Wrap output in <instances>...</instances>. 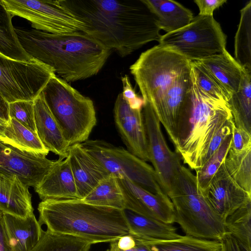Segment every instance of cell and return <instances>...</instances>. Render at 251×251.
Here are the masks:
<instances>
[{
	"label": "cell",
	"mask_w": 251,
	"mask_h": 251,
	"mask_svg": "<svg viewBox=\"0 0 251 251\" xmlns=\"http://www.w3.org/2000/svg\"><path fill=\"white\" fill-rule=\"evenodd\" d=\"M83 22L84 33L125 57L158 41L157 20L143 0H59Z\"/></svg>",
	"instance_id": "1"
},
{
	"label": "cell",
	"mask_w": 251,
	"mask_h": 251,
	"mask_svg": "<svg viewBox=\"0 0 251 251\" xmlns=\"http://www.w3.org/2000/svg\"><path fill=\"white\" fill-rule=\"evenodd\" d=\"M25 50L51 67L68 82L97 75L112 50L87 34L75 32L54 34L34 28L15 27Z\"/></svg>",
	"instance_id": "2"
},
{
	"label": "cell",
	"mask_w": 251,
	"mask_h": 251,
	"mask_svg": "<svg viewBox=\"0 0 251 251\" xmlns=\"http://www.w3.org/2000/svg\"><path fill=\"white\" fill-rule=\"evenodd\" d=\"M39 222L59 234L77 236L93 244L113 242L129 234L124 210L99 206L80 199L42 200Z\"/></svg>",
	"instance_id": "3"
},
{
	"label": "cell",
	"mask_w": 251,
	"mask_h": 251,
	"mask_svg": "<svg viewBox=\"0 0 251 251\" xmlns=\"http://www.w3.org/2000/svg\"><path fill=\"white\" fill-rule=\"evenodd\" d=\"M191 99V105L180 126L175 149L183 163L197 171L223 142L224 136L218 133L234 120L228 102L202 92L192 77Z\"/></svg>",
	"instance_id": "4"
},
{
	"label": "cell",
	"mask_w": 251,
	"mask_h": 251,
	"mask_svg": "<svg viewBox=\"0 0 251 251\" xmlns=\"http://www.w3.org/2000/svg\"><path fill=\"white\" fill-rule=\"evenodd\" d=\"M174 209V222L186 235L221 241L228 233L224 222L198 190L196 176L182 165L168 194Z\"/></svg>",
	"instance_id": "5"
},
{
	"label": "cell",
	"mask_w": 251,
	"mask_h": 251,
	"mask_svg": "<svg viewBox=\"0 0 251 251\" xmlns=\"http://www.w3.org/2000/svg\"><path fill=\"white\" fill-rule=\"evenodd\" d=\"M144 102L156 108L180 79L191 71V61L158 45L142 52L129 67Z\"/></svg>",
	"instance_id": "6"
},
{
	"label": "cell",
	"mask_w": 251,
	"mask_h": 251,
	"mask_svg": "<svg viewBox=\"0 0 251 251\" xmlns=\"http://www.w3.org/2000/svg\"><path fill=\"white\" fill-rule=\"evenodd\" d=\"M41 92L69 145L87 141L97 123L93 101L56 75Z\"/></svg>",
	"instance_id": "7"
},
{
	"label": "cell",
	"mask_w": 251,
	"mask_h": 251,
	"mask_svg": "<svg viewBox=\"0 0 251 251\" xmlns=\"http://www.w3.org/2000/svg\"><path fill=\"white\" fill-rule=\"evenodd\" d=\"M158 42L193 62L225 51L226 36L213 16L198 15L184 27L161 35Z\"/></svg>",
	"instance_id": "8"
},
{
	"label": "cell",
	"mask_w": 251,
	"mask_h": 251,
	"mask_svg": "<svg viewBox=\"0 0 251 251\" xmlns=\"http://www.w3.org/2000/svg\"><path fill=\"white\" fill-rule=\"evenodd\" d=\"M80 144L110 175L126 178L154 194L166 195L153 167L128 151L99 140H87Z\"/></svg>",
	"instance_id": "9"
},
{
	"label": "cell",
	"mask_w": 251,
	"mask_h": 251,
	"mask_svg": "<svg viewBox=\"0 0 251 251\" xmlns=\"http://www.w3.org/2000/svg\"><path fill=\"white\" fill-rule=\"evenodd\" d=\"M55 75L51 67L35 59L16 60L0 53V93L8 103L33 101Z\"/></svg>",
	"instance_id": "10"
},
{
	"label": "cell",
	"mask_w": 251,
	"mask_h": 251,
	"mask_svg": "<svg viewBox=\"0 0 251 251\" xmlns=\"http://www.w3.org/2000/svg\"><path fill=\"white\" fill-rule=\"evenodd\" d=\"M12 16L28 21L35 29L54 34L84 32L85 24L57 0H0Z\"/></svg>",
	"instance_id": "11"
},
{
	"label": "cell",
	"mask_w": 251,
	"mask_h": 251,
	"mask_svg": "<svg viewBox=\"0 0 251 251\" xmlns=\"http://www.w3.org/2000/svg\"><path fill=\"white\" fill-rule=\"evenodd\" d=\"M146 131L150 162L158 182L168 196L175 177L182 165L181 158L169 147L161 127V123L153 108L144 102L142 110Z\"/></svg>",
	"instance_id": "12"
},
{
	"label": "cell",
	"mask_w": 251,
	"mask_h": 251,
	"mask_svg": "<svg viewBox=\"0 0 251 251\" xmlns=\"http://www.w3.org/2000/svg\"><path fill=\"white\" fill-rule=\"evenodd\" d=\"M46 156L0 140V175L16 176L25 185L35 188L55 162Z\"/></svg>",
	"instance_id": "13"
},
{
	"label": "cell",
	"mask_w": 251,
	"mask_h": 251,
	"mask_svg": "<svg viewBox=\"0 0 251 251\" xmlns=\"http://www.w3.org/2000/svg\"><path fill=\"white\" fill-rule=\"evenodd\" d=\"M202 195L224 222L235 211L251 203V194L230 176L224 161Z\"/></svg>",
	"instance_id": "14"
},
{
	"label": "cell",
	"mask_w": 251,
	"mask_h": 251,
	"mask_svg": "<svg viewBox=\"0 0 251 251\" xmlns=\"http://www.w3.org/2000/svg\"><path fill=\"white\" fill-rule=\"evenodd\" d=\"M118 179L125 198V209L166 224L175 223L174 207L167 195L154 194L126 178Z\"/></svg>",
	"instance_id": "15"
},
{
	"label": "cell",
	"mask_w": 251,
	"mask_h": 251,
	"mask_svg": "<svg viewBox=\"0 0 251 251\" xmlns=\"http://www.w3.org/2000/svg\"><path fill=\"white\" fill-rule=\"evenodd\" d=\"M142 110L131 109L120 93L115 102L114 116L127 151L147 162L150 156Z\"/></svg>",
	"instance_id": "16"
},
{
	"label": "cell",
	"mask_w": 251,
	"mask_h": 251,
	"mask_svg": "<svg viewBox=\"0 0 251 251\" xmlns=\"http://www.w3.org/2000/svg\"><path fill=\"white\" fill-rule=\"evenodd\" d=\"M79 199L85 197L102 179L110 174L82 148L70 146L68 156Z\"/></svg>",
	"instance_id": "17"
},
{
	"label": "cell",
	"mask_w": 251,
	"mask_h": 251,
	"mask_svg": "<svg viewBox=\"0 0 251 251\" xmlns=\"http://www.w3.org/2000/svg\"><path fill=\"white\" fill-rule=\"evenodd\" d=\"M35 191L42 201L79 199L68 158L55 160Z\"/></svg>",
	"instance_id": "18"
},
{
	"label": "cell",
	"mask_w": 251,
	"mask_h": 251,
	"mask_svg": "<svg viewBox=\"0 0 251 251\" xmlns=\"http://www.w3.org/2000/svg\"><path fill=\"white\" fill-rule=\"evenodd\" d=\"M36 133L44 146L65 159L67 157L69 144L62 130L47 105L42 92L33 100Z\"/></svg>",
	"instance_id": "19"
},
{
	"label": "cell",
	"mask_w": 251,
	"mask_h": 251,
	"mask_svg": "<svg viewBox=\"0 0 251 251\" xmlns=\"http://www.w3.org/2000/svg\"><path fill=\"white\" fill-rule=\"evenodd\" d=\"M194 62L231 95L240 89L246 69L226 50L221 54Z\"/></svg>",
	"instance_id": "20"
},
{
	"label": "cell",
	"mask_w": 251,
	"mask_h": 251,
	"mask_svg": "<svg viewBox=\"0 0 251 251\" xmlns=\"http://www.w3.org/2000/svg\"><path fill=\"white\" fill-rule=\"evenodd\" d=\"M2 216L11 251H30L44 231L34 213L25 218L6 213Z\"/></svg>",
	"instance_id": "21"
},
{
	"label": "cell",
	"mask_w": 251,
	"mask_h": 251,
	"mask_svg": "<svg viewBox=\"0 0 251 251\" xmlns=\"http://www.w3.org/2000/svg\"><path fill=\"white\" fill-rule=\"evenodd\" d=\"M28 187L16 176L0 175V211L23 218L33 214Z\"/></svg>",
	"instance_id": "22"
},
{
	"label": "cell",
	"mask_w": 251,
	"mask_h": 251,
	"mask_svg": "<svg viewBox=\"0 0 251 251\" xmlns=\"http://www.w3.org/2000/svg\"><path fill=\"white\" fill-rule=\"evenodd\" d=\"M124 212L129 227V235L136 241L176 239L181 235L173 224H166L138 214L128 209Z\"/></svg>",
	"instance_id": "23"
},
{
	"label": "cell",
	"mask_w": 251,
	"mask_h": 251,
	"mask_svg": "<svg viewBox=\"0 0 251 251\" xmlns=\"http://www.w3.org/2000/svg\"><path fill=\"white\" fill-rule=\"evenodd\" d=\"M157 20L158 27L170 33L188 25L194 18L192 12L172 0H143Z\"/></svg>",
	"instance_id": "24"
},
{
	"label": "cell",
	"mask_w": 251,
	"mask_h": 251,
	"mask_svg": "<svg viewBox=\"0 0 251 251\" xmlns=\"http://www.w3.org/2000/svg\"><path fill=\"white\" fill-rule=\"evenodd\" d=\"M81 200L96 206L125 208V198L118 178L111 175L100 180Z\"/></svg>",
	"instance_id": "25"
},
{
	"label": "cell",
	"mask_w": 251,
	"mask_h": 251,
	"mask_svg": "<svg viewBox=\"0 0 251 251\" xmlns=\"http://www.w3.org/2000/svg\"><path fill=\"white\" fill-rule=\"evenodd\" d=\"M135 242L143 245L148 251H222L220 241L186 235L173 240Z\"/></svg>",
	"instance_id": "26"
},
{
	"label": "cell",
	"mask_w": 251,
	"mask_h": 251,
	"mask_svg": "<svg viewBox=\"0 0 251 251\" xmlns=\"http://www.w3.org/2000/svg\"><path fill=\"white\" fill-rule=\"evenodd\" d=\"M235 126L251 134V71L246 69L241 86L228 101Z\"/></svg>",
	"instance_id": "27"
},
{
	"label": "cell",
	"mask_w": 251,
	"mask_h": 251,
	"mask_svg": "<svg viewBox=\"0 0 251 251\" xmlns=\"http://www.w3.org/2000/svg\"><path fill=\"white\" fill-rule=\"evenodd\" d=\"M12 15L3 7L0 0V53L20 61L32 58L21 45L12 23Z\"/></svg>",
	"instance_id": "28"
},
{
	"label": "cell",
	"mask_w": 251,
	"mask_h": 251,
	"mask_svg": "<svg viewBox=\"0 0 251 251\" xmlns=\"http://www.w3.org/2000/svg\"><path fill=\"white\" fill-rule=\"evenodd\" d=\"M235 59L251 71V0L240 10V19L234 39Z\"/></svg>",
	"instance_id": "29"
},
{
	"label": "cell",
	"mask_w": 251,
	"mask_h": 251,
	"mask_svg": "<svg viewBox=\"0 0 251 251\" xmlns=\"http://www.w3.org/2000/svg\"><path fill=\"white\" fill-rule=\"evenodd\" d=\"M3 142L18 148L48 155L49 151L40 141L37 133L10 118L4 132Z\"/></svg>",
	"instance_id": "30"
},
{
	"label": "cell",
	"mask_w": 251,
	"mask_h": 251,
	"mask_svg": "<svg viewBox=\"0 0 251 251\" xmlns=\"http://www.w3.org/2000/svg\"><path fill=\"white\" fill-rule=\"evenodd\" d=\"M92 242L70 235L43 231L40 240L30 251H89Z\"/></svg>",
	"instance_id": "31"
},
{
	"label": "cell",
	"mask_w": 251,
	"mask_h": 251,
	"mask_svg": "<svg viewBox=\"0 0 251 251\" xmlns=\"http://www.w3.org/2000/svg\"><path fill=\"white\" fill-rule=\"evenodd\" d=\"M224 162L230 176L242 188L251 194V148L241 151L229 148Z\"/></svg>",
	"instance_id": "32"
},
{
	"label": "cell",
	"mask_w": 251,
	"mask_h": 251,
	"mask_svg": "<svg viewBox=\"0 0 251 251\" xmlns=\"http://www.w3.org/2000/svg\"><path fill=\"white\" fill-rule=\"evenodd\" d=\"M251 203L235 211L226 219V231L238 242L244 251H251Z\"/></svg>",
	"instance_id": "33"
},
{
	"label": "cell",
	"mask_w": 251,
	"mask_h": 251,
	"mask_svg": "<svg viewBox=\"0 0 251 251\" xmlns=\"http://www.w3.org/2000/svg\"><path fill=\"white\" fill-rule=\"evenodd\" d=\"M232 135L225 139L205 164L196 171L197 189L201 194L206 190L213 176L225 161L230 147Z\"/></svg>",
	"instance_id": "34"
},
{
	"label": "cell",
	"mask_w": 251,
	"mask_h": 251,
	"mask_svg": "<svg viewBox=\"0 0 251 251\" xmlns=\"http://www.w3.org/2000/svg\"><path fill=\"white\" fill-rule=\"evenodd\" d=\"M191 73L197 86L202 92L216 99L229 101L231 95L196 62L191 61Z\"/></svg>",
	"instance_id": "35"
},
{
	"label": "cell",
	"mask_w": 251,
	"mask_h": 251,
	"mask_svg": "<svg viewBox=\"0 0 251 251\" xmlns=\"http://www.w3.org/2000/svg\"><path fill=\"white\" fill-rule=\"evenodd\" d=\"M9 116L36 133L33 101L20 100L9 103Z\"/></svg>",
	"instance_id": "36"
},
{
	"label": "cell",
	"mask_w": 251,
	"mask_h": 251,
	"mask_svg": "<svg viewBox=\"0 0 251 251\" xmlns=\"http://www.w3.org/2000/svg\"><path fill=\"white\" fill-rule=\"evenodd\" d=\"M123 84L122 96L129 107L133 110H142L144 104L142 98L135 93L132 87L129 77L125 75L122 77Z\"/></svg>",
	"instance_id": "37"
},
{
	"label": "cell",
	"mask_w": 251,
	"mask_h": 251,
	"mask_svg": "<svg viewBox=\"0 0 251 251\" xmlns=\"http://www.w3.org/2000/svg\"><path fill=\"white\" fill-rule=\"evenodd\" d=\"M251 148V134L241 127H234L230 149L241 151Z\"/></svg>",
	"instance_id": "38"
},
{
	"label": "cell",
	"mask_w": 251,
	"mask_h": 251,
	"mask_svg": "<svg viewBox=\"0 0 251 251\" xmlns=\"http://www.w3.org/2000/svg\"><path fill=\"white\" fill-rule=\"evenodd\" d=\"M226 0H194L199 9L198 15L212 17L215 10L226 2Z\"/></svg>",
	"instance_id": "39"
},
{
	"label": "cell",
	"mask_w": 251,
	"mask_h": 251,
	"mask_svg": "<svg viewBox=\"0 0 251 251\" xmlns=\"http://www.w3.org/2000/svg\"><path fill=\"white\" fill-rule=\"evenodd\" d=\"M221 242L222 251H244L236 240L228 233Z\"/></svg>",
	"instance_id": "40"
},
{
	"label": "cell",
	"mask_w": 251,
	"mask_h": 251,
	"mask_svg": "<svg viewBox=\"0 0 251 251\" xmlns=\"http://www.w3.org/2000/svg\"><path fill=\"white\" fill-rule=\"evenodd\" d=\"M119 249L123 251H126L134 248L136 246L135 240L130 235H126L121 237L117 241Z\"/></svg>",
	"instance_id": "41"
},
{
	"label": "cell",
	"mask_w": 251,
	"mask_h": 251,
	"mask_svg": "<svg viewBox=\"0 0 251 251\" xmlns=\"http://www.w3.org/2000/svg\"><path fill=\"white\" fill-rule=\"evenodd\" d=\"M0 251H11L2 216L0 217Z\"/></svg>",
	"instance_id": "42"
},
{
	"label": "cell",
	"mask_w": 251,
	"mask_h": 251,
	"mask_svg": "<svg viewBox=\"0 0 251 251\" xmlns=\"http://www.w3.org/2000/svg\"><path fill=\"white\" fill-rule=\"evenodd\" d=\"M9 103L4 99L0 93V118L8 122L9 116Z\"/></svg>",
	"instance_id": "43"
},
{
	"label": "cell",
	"mask_w": 251,
	"mask_h": 251,
	"mask_svg": "<svg viewBox=\"0 0 251 251\" xmlns=\"http://www.w3.org/2000/svg\"><path fill=\"white\" fill-rule=\"evenodd\" d=\"M7 124L8 122L0 118V140L2 141L4 140V132Z\"/></svg>",
	"instance_id": "44"
},
{
	"label": "cell",
	"mask_w": 251,
	"mask_h": 251,
	"mask_svg": "<svg viewBox=\"0 0 251 251\" xmlns=\"http://www.w3.org/2000/svg\"><path fill=\"white\" fill-rule=\"evenodd\" d=\"M134 248L135 251H148L145 246L137 242H136V246Z\"/></svg>",
	"instance_id": "45"
},
{
	"label": "cell",
	"mask_w": 251,
	"mask_h": 251,
	"mask_svg": "<svg viewBox=\"0 0 251 251\" xmlns=\"http://www.w3.org/2000/svg\"><path fill=\"white\" fill-rule=\"evenodd\" d=\"M110 251H119V249L117 246V241L111 243Z\"/></svg>",
	"instance_id": "46"
},
{
	"label": "cell",
	"mask_w": 251,
	"mask_h": 251,
	"mask_svg": "<svg viewBox=\"0 0 251 251\" xmlns=\"http://www.w3.org/2000/svg\"><path fill=\"white\" fill-rule=\"evenodd\" d=\"M2 213L0 211V217L2 216Z\"/></svg>",
	"instance_id": "47"
}]
</instances>
